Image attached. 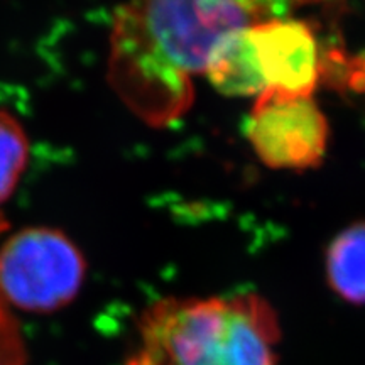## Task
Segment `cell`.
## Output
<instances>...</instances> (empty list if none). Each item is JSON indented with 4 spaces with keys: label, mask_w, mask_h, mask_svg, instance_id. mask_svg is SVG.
Here are the masks:
<instances>
[{
    "label": "cell",
    "mask_w": 365,
    "mask_h": 365,
    "mask_svg": "<svg viewBox=\"0 0 365 365\" xmlns=\"http://www.w3.org/2000/svg\"><path fill=\"white\" fill-rule=\"evenodd\" d=\"M279 319L259 294L163 298L140 314L125 365H277Z\"/></svg>",
    "instance_id": "cell-1"
},
{
    "label": "cell",
    "mask_w": 365,
    "mask_h": 365,
    "mask_svg": "<svg viewBox=\"0 0 365 365\" xmlns=\"http://www.w3.org/2000/svg\"><path fill=\"white\" fill-rule=\"evenodd\" d=\"M85 274L78 245L58 228H21L0 245V301L7 309L58 312L78 296Z\"/></svg>",
    "instance_id": "cell-2"
},
{
    "label": "cell",
    "mask_w": 365,
    "mask_h": 365,
    "mask_svg": "<svg viewBox=\"0 0 365 365\" xmlns=\"http://www.w3.org/2000/svg\"><path fill=\"white\" fill-rule=\"evenodd\" d=\"M245 135L266 166L308 171L325 159L330 127L312 97H287L264 90L255 97Z\"/></svg>",
    "instance_id": "cell-3"
},
{
    "label": "cell",
    "mask_w": 365,
    "mask_h": 365,
    "mask_svg": "<svg viewBox=\"0 0 365 365\" xmlns=\"http://www.w3.org/2000/svg\"><path fill=\"white\" fill-rule=\"evenodd\" d=\"M266 90L287 97H312L323 65L313 27L301 19H272L249 29Z\"/></svg>",
    "instance_id": "cell-4"
},
{
    "label": "cell",
    "mask_w": 365,
    "mask_h": 365,
    "mask_svg": "<svg viewBox=\"0 0 365 365\" xmlns=\"http://www.w3.org/2000/svg\"><path fill=\"white\" fill-rule=\"evenodd\" d=\"M249 29L237 31L223 39L205 68L210 83L222 95L259 97L266 90Z\"/></svg>",
    "instance_id": "cell-5"
},
{
    "label": "cell",
    "mask_w": 365,
    "mask_h": 365,
    "mask_svg": "<svg viewBox=\"0 0 365 365\" xmlns=\"http://www.w3.org/2000/svg\"><path fill=\"white\" fill-rule=\"evenodd\" d=\"M327 281L333 293L352 304H365V220L341 230L327 249Z\"/></svg>",
    "instance_id": "cell-6"
},
{
    "label": "cell",
    "mask_w": 365,
    "mask_h": 365,
    "mask_svg": "<svg viewBox=\"0 0 365 365\" xmlns=\"http://www.w3.org/2000/svg\"><path fill=\"white\" fill-rule=\"evenodd\" d=\"M29 161V140L21 122L0 108V205L11 198Z\"/></svg>",
    "instance_id": "cell-7"
},
{
    "label": "cell",
    "mask_w": 365,
    "mask_h": 365,
    "mask_svg": "<svg viewBox=\"0 0 365 365\" xmlns=\"http://www.w3.org/2000/svg\"><path fill=\"white\" fill-rule=\"evenodd\" d=\"M16 339H19V335H17L16 327H14L11 314H9V309L0 301V344H7V341Z\"/></svg>",
    "instance_id": "cell-8"
},
{
    "label": "cell",
    "mask_w": 365,
    "mask_h": 365,
    "mask_svg": "<svg viewBox=\"0 0 365 365\" xmlns=\"http://www.w3.org/2000/svg\"><path fill=\"white\" fill-rule=\"evenodd\" d=\"M24 349H0V365H24Z\"/></svg>",
    "instance_id": "cell-9"
}]
</instances>
